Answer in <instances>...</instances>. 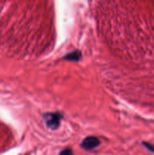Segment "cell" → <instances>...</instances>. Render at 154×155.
Masks as SVG:
<instances>
[{"instance_id":"cell-1","label":"cell","mask_w":154,"mask_h":155,"mask_svg":"<svg viewBox=\"0 0 154 155\" xmlns=\"http://www.w3.org/2000/svg\"><path fill=\"white\" fill-rule=\"evenodd\" d=\"M45 121L46 126L51 130H57L60 124V120L63 118V116L59 112L55 113H47L43 116Z\"/></svg>"},{"instance_id":"cell-2","label":"cell","mask_w":154,"mask_h":155,"mask_svg":"<svg viewBox=\"0 0 154 155\" xmlns=\"http://www.w3.org/2000/svg\"><path fill=\"white\" fill-rule=\"evenodd\" d=\"M99 145L100 140L98 139V138L93 136L86 137L85 139H83V141L81 143L82 148H84L85 150H87V151L94 149V148H97Z\"/></svg>"},{"instance_id":"cell-3","label":"cell","mask_w":154,"mask_h":155,"mask_svg":"<svg viewBox=\"0 0 154 155\" xmlns=\"http://www.w3.org/2000/svg\"><path fill=\"white\" fill-rule=\"evenodd\" d=\"M80 58H81V52L78 50H75V51L66 54L63 58L68 61H78Z\"/></svg>"},{"instance_id":"cell-4","label":"cell","mask_w":154,"mask_h":155,"mask_svg":"<svg viewBox=\"0 0 154 155\" xmlns=\"http://www.w3.org/2000/svg\"><path fill=\"white\" fill-rule=\"evenodd\" d=\"M59 155H75L72 152V151L69 148H66V149L61 151V152L60 153Z\"/></svg>"},{"instance_id":"cell-5","label":"cell","mask_w":154,"mask_h":155,"mask_svg":"<svg viewBox=\"0 0 154 155\" xmlns=\"http://www.w3.org/2000/svg\"><path fill=\"white\" fill-rule=\"evenodd\" d=\"M143 145H145V147H146V148H147L149 151L154 153V145H151V144H149V143H146V142H143Z\"/></svg>"}]
</instances>
